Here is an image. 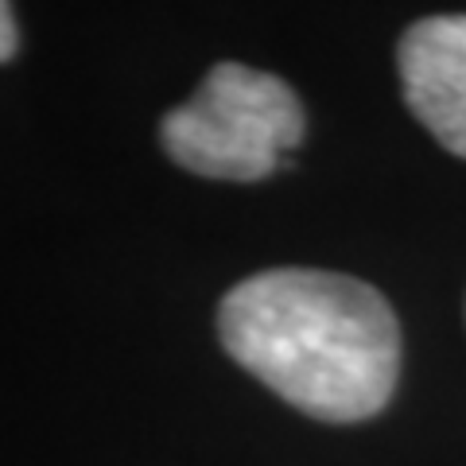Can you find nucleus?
Segmentation results:
<instances>
[{"mask_svg": "<svg viewBox=\"0 0 466 466\" xmlns=\"http://www.w3.org/2000/svg\"><path fill=\"white\" fill-rule=\"evenodd\" d=\"M164 148L202 179H265L303 140V106L291 86L265 70L218 63L187 106L159 125Z\"/></svg>", "mask_w": 466, "mask_h": 466, "instance_id": "obj_2", "label": "nucleus"}, {"mask_svg": "<svg viewBox=\"0 0 466 466\" xmlns=\"http://www.w3.org/2000/svg\"><path fill=\"white\" fill-rule=\"evenodd\" d=\"M16 55V20H12V8L0 0V63Z\"/></svg>", "mask_w": 466, "mask_h": 466, "instance_id": "obj_4", "label": "nucleus"}, {"mask_svg": "<svg viewBox=\"0 0 466 466\" xmlns=\"http://www.w3.org/2000/svg\"><path fill=\"white\" fill-rule=\"evenodd\" d=\"M218 334L238 366L327 424L377 416L400 377L389 299L342 272H257L222 299Z\"/></svg>", "mask_w": 466, "mask_h": 466, "instance_id": "obj_1", "label": "nucleus"}, {"mask_svg": "<svg viewBox=\"0 0 466 466\" xmlns=\"http://www.w3.org/2000/svg\"><path fill=\"white\" fill-rule=\"evenodd\" d=\"M404 101L416 121L466 159V16L412 24L397 51Z\"/></svg>", "mask_w": 466, "mask_h": 466, "instance_id": "obj_3", "label": "nucleus"}]
</instances>
